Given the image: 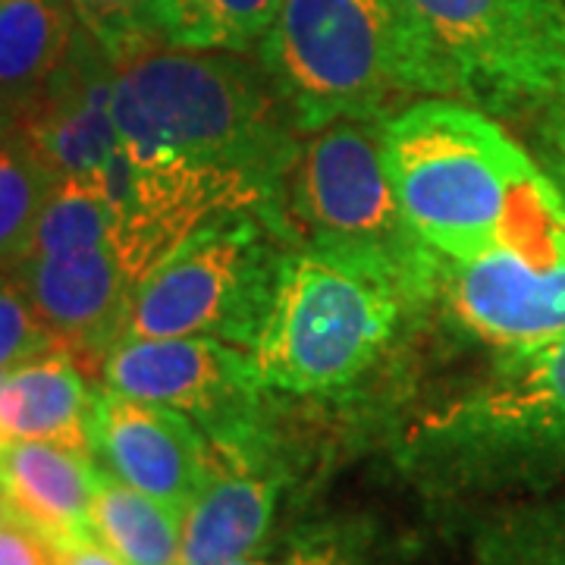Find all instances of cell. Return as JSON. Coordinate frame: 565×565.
Returning a JSON list of instances; mask_svg holds the SVG:
<instances>
[{
	"label": "cell",
	"instance_id": "obj_1",
	"mask_svg": "<svg viewBox=\"0 0 565 565\" xmlns=\"http://www.w3.org/2000/svg\"><path fill=\"white\" fill-rule=\"evenodd\" d=\"M384 163L412 230L449 262L541 245L565 202L541 163L468 104L424 98L381 126Z\"/></svg>",
	"mask_w": 565,
	"mask_h": 565
},
{
	"label": "cell",
	"instance_id": "obj_2",
	"mask_svg": "<svg viewBox=\"0 0 565 565\" xmlns=\"http://www.w3.org/2000/svg\"><path fill=\"white\" fill-rule=\"evenodd\" d=\"M114 120L136 151L243 173L286 207L299 132L274 85L230 51L145 47L117 63Z\"/></svg>",
	"mask_w": 565,
	"mask_h": 565
},
{
	"label": "cell",
	"instance_id": "obj_3",
	"mask_svg": "<svg viewBox=\"0 0 565 565\" xmlns=\"http://www.w3.org/2000/svg\"><path fill=\"white\" fill-rule=\"evenodd\" d=\"M399 465L444 497L565 484V337L509 345L478 384L408 430Z\"/></svg>",
	"mask_w": 565,
	"mask_h": 565
},
{
	"label": "cell",
	"instance_id": "obj_4",
	"mask_svg": "<svg viewBox=\"0 0 565 565\" xmlns=\"http://www.w3.org/2000/svg\"><path fill=\"white\" fill-rule=\"evenodd\" d=\"M267 82L299 132L386 120V104L444 98L440 73L403 0H282L258 44Z\"/></svg>",
	"mask_w": 565,
	"mask_h": 565
},
{
	"label": "cell",
	"instance_id": "obj_5",
	"mask_svg": "<svg viewBox=\"0 0 565 565\" xmlns=\"http://www.w3.org/2000/svg\"><path fill=\"white\" fill-rule=\"evenodd\" d=\"M405 305L412 299L384 274L318 245H289L252 345L258 384L296 396L343 393L381 359Z\"/></svg>",
	"mask_w": 565,
	"mask_h": 565
},
{
	"label": "cell",
	"instance_id": "obj_6",
	"mask_svg": "<svg viewBox=\"0 0 565 565\" xmlns=\"http://www.w3.org/2000/svg\"><path fill=\"white\" fill-rule=\"evenodd\" d=\"M381 126L337 120L315 129L286 180V221L296 217L305 245L384 274L418 305L437 292L444 255L405 217L386 173Z\"/></svg>",
	"mask_w": 565,
	"mask_h": 565
},
{
	"label": "cell",
	"instance_id": "obj_7",
	"mask_svg": "<svg viewBox=\"0 0 565 565\" xmlns=\"http://www.w3.org/2000/svg\"><path fill=\"white\" fill-rule=\"evenodd\" d=\"M292 239L262 214L204 226L129 292L117 340L211 337L248 349L258 340Z\"/></svg>",
	"mask_w": 565,
	"mask_h": 565
},
{
	"label": "cell",
	"instance_id": "obj_8",
	"mask_svg": "<svg viewBox=\"0 0 565 565\" xmlns=\"http://www.w3.org/2000/svg\"><path fill=\"white\" fill-rule=\"evenodd\" d=\"M440 73L444 98L493 110L544 107L565 92L556 0H403Z\"/></svg>",
	"mask_w": 565,
	"mask_h": 565
},
{
	"label": "cell",
	"instance_id": "obj_9",
	"mask_svg": "<svg viewBox=\"0 0 565 565\" xmlns=\"http://www.w3.org/2000/svg\"><path fill=\"white\" fill-rule=\"evenodd\" d=\"M104 390L189 415L207 440L262 430L255 362L239 345L211 337L120 340L104 352Z\"/></svg>",
	"mask_w": 565,
	"mask_h": 565
},
{
	"label": "cell",
	"instance_id": "obj_10",
	"mask_svg": "<svg viewBox=\"0 0 565 565\" xmlns=\"http://www.w3.org/2000/svg\"><path fill=\"white\" fill-rule=\"evenodd\" d=\"M437 292L468 333L493 345L565 337V230L541 245L440 264Z\"/></svg>",
	"mask_w": 565,
	"mask_h": 565
},
{
	"label": "cell",
	"instance_id": "obj_11",
	"mask_svg": "<svg viewBox=\"0 0 565 565\" xmlns=\"http://www.w3.org/2000/svg\"><path fill=\"white\" fill-rule=\"evenodd\" d=\"M207 444V471L182 509L180 565H230L252 556L267 541L280 503L282 468L264 427Z\"/></svg>",
	"mask_w": 565,
	"mask_h": 565
},
{
	"label": "cell",
	"instance_id": "obj_12",
	"mask_svg": "<svg viewBox=\"0 0 565 565\" xmlns=\"http://www.w3.org/2000/svg\"><path fill=\"white\" fill-rule=\"evenodd\" d=\"M92 459L141 493L182 512L207 471L204 430L167 405L102 390L92 408Z\"/></svg>",
	"mask_w": 565,
	"mask_h": 565
},
{
	"label": "cell",
	"instance_id": "obj_13",
	"mask_svg": "<svg viewBox=\"0 0 565 565\" xmlns=\"http://www.w3.org/2000/svg\"><path fill=\"white\" fill-rule=\"evenodd\" d=\"M114 73L117 63L82 29L66 66L17 120H10L54 180L92 177L114 161L120 148Z\"/></svg>",
	"mask_w": 565,
	"mask_h": 565
},
{
	"label": "cell",
	"instance_id": "obj_14",
	"mask_svg": "<svg viewBox=\"0 0 565 565\" xmlns=\"http://www.w3.org/2000/svg\"><path fill=\"white\" fill-rule=\"evenodd\" d=\"M10 274L63 345L73 352H107L114 345L132 282L110 245L22 258Z\"/></svg>",
	"mask_w": 565,
	"mask_h": 565
},
{
	"label": "cell",
	"instance_id": "obj_15",
	"mask_svg": "<svg viewBox=\"0 0 565 565\" xmlns=\"http://www.w3.org/2000/svg\"><path fill=\"white\" fill-rule=\"evenodd\" d=\"M95 459L44 440H0V493L13 515L54 546L98 537Z\"/></svg>",
	"mask_w": 565,
	"mask_h": 565
},
{
	"label": "cell",
	"instance_id": "obj_16",
	"mask_svg": "<svg viewBox=\"0 0 565 565\" xmlns=\"http://www.w3.org/2000/svg\"><path fill=\"white\" fill-rule=\"evenodd\" d=\"M95 390L70 345H54L0 377V440H44L92 456Z\"/></svg>",
	"mask_w": 565,
	"mask_h": 565
},
{
	"label": "cell",
	"instance_id": "obj_17",
	"mask_svg": "<svg viewBox=\"0 0 565 565\" xmlns=\"http://www.w3.org/2000/svg\"><path fill=\"white\" fill-rule=\"evenodd\" d=\"M73 0H0V120H17L79 41Z\"/></svg>",
	"mask_w": 565,
	"mask_h": 565
},
{
	"label": "cell",
	"instance_id": "obj_18",
	"mask_svg": "<svg viewBox=\"0 0 565 565\" xmlns=\"http://www.w3.org/2000/svg\"><path fill=\"white\" fill-rule=\"evenodd\" d=\"M92 525L126 565H180L182 512L98 468Z\"/></svg>",
	"mask_w": 565,
	"mask_h": 565
},
{
	"label": "cell",
	"instance_id": "obj_19",
	"mask_svg": "<svg viewBox=\"0 0 565 565\" xmlns=\"http://www.w3.org/2000/svg\"><path fill=\"white\" fill-rule=\"evenodd\" d=\"M478 565H565V490L500 505L475 531Z\"/></svg>",
	"mask_w": 565,
	"mask_h": 565
},
{
	"label": "cell",
	"instance_id": "obj_20",
	"mask_svg": "<svg viewBox=\"0 0 565 565\" xmlns=\"http://www.w3.org/2000/svg\"><path fill=\"white\" fill-rule=\"evenodd\" d=\"M282 0H161V39L192 51L243 54L262 44Z\"/></svg>",
	"mask_w": 565,
	"mask_h": 565
},
{
	"label": "cell",
	"instance_id": "obj_21",
	"mask_svg": "<svg viewBox=\"0 0 565 565\" xmlns=\"http://www.w3.org/2000/svg\"><path fill=\"white\" fill-rule=\"evenodd\" d=\"M54 182L20 129L0 120V274L22 262Z\"/></svg>",
	"mask_w": 565,
	"mask_h": 565
},
{
	"label": "cell",
	"instance_id": "obj_22",
	"mask_svg": "<svg viewBox=\"0 0 565 565\" xmlns=\"http://www.w3.org/2000/svg\"><path fill=\"white\" fill-rule=\"evenodd\" d=\"M110 230H114V207L107 199L102 173L66 177L54 182L22 258L110 245Z\"/></svg>",
	"mask_w": 565,
	"mask_h": 565
},
{
	"label": "cell",
	"instance_id": "obj_23",
	"mask_svg": "<svg viewBox=\"0 0 565 565\" xmlns=\"http://www.w3.org/2000/svg\"><path fill=\"white\" fill-rule=\"evenodd\" d=\"M73 10L114 63L161 39V0H73Z\"/></svg>",
	"mask_w": 565,
	"mask_h": 565
},
{
	"label": "cell",
	"instance_id": "obj_24",
	"mask_svg": "<svg viewBox=\"0 0 565 565\" xmlns=\"http://www.w3.org/2000/svg\"><path fill=\"white\" fill-rule=\"evenodd\" d=\"M63 345L17 277L0 274V374Z\"/></svg>",
	"mask_w": 565,
	"mask_h": 565
},
{
	"label": "cell",
	"instance_id": "obj_25",
	"mask_svg": "<svg viewBox=\"0 0 565 565\" xmlns=\"http://www.w3.org/2000/svg\"><path fill=\"white\" fill-rule=\"evenodd\" d=\"M230 565H367L362 534L352 527H308L282 546L277 556H245Z\"/></svg>",
	"mask_w": 565,
	"mask_h": 565
},
{
	"label": "cell",
	"instance_id": "obj_26",
	"mask_svg": "<svg viewBox=\"0 0 565 565\" xmlns=\"http://www.w3.org/2000/svg\"><path fill=\"white\" fill-rule=\"evenodd\" d=\"M534 154L565 202V92L556 95L553 102H546L544 107H537Z\"/></svg>",
	"mask_w": 565,
	"mask_h": 565
},
{
	"label": "cell",
	"instance_id": "obj_27",
	"mask_svg": "<svg viewBox=\"0 0 565 565\" xmlns=\"http://www.w3.org/2000/svg\"><path fill=\"white\" fill-rule=\"evenodd\" d=\"M0 565H57V550L13 515L0 522Z\"/></svg>",
	"mask_w": 565,
	"mask_h": 565
},
{
	"label": "cell",
	"instance_id": "obj_28",
	"mask_svg": "<svg viewBox=\"0 0 565 565\" xmlns=\"http://www.w3.org/2000/svg\"><path fill=\"white\" fill-rule=\"evenodd\" d=\"M57 550V565H126L98 537H88V541H76L70 546H54Z\"/></svg>",
	"mask_w": 565,
	"mask_h": 565
},
{
	"label": "cell",
	"instance_id": "obj_29",
	"mask_svg": "<svg viewBox=\"0 0 565 565\" xmlns=\"http://www.w3.org/2000/svg\"><path fill=\"white\" fill-rule=\"evenodd\" d=\"M7 519H13V509L7 505V500H3V493H0V522H7Z\"/></svg>",
	"mask_w": 565,
	"mask_h": 565
},
{
	"label": "cell",
	"instance_id": "obj_30",
	"mask_svg": "<svg viewBox=\"0 0 565 565\" xmlns=\"http://www.w3.org/2000/svg\"><path fill=\"white\" fill-rule=\"evenodd\" d=\"M556 3H559V7H563V13H565V0H556Z\"/></svg>",
	"mask_w": 565,
	"mask_h": 565
},
{
	"label": "cell",
	"instance_id": "obj_31",
	"mask_svg": "<svg viewBox=\"0 0 565 565\" xmlns=\"http://www.w3.org/2000/svg\"><path fill=\"white\" fill-rule=\"evenodd\" d=\"M0 377H3V374H0Z\"/></svg>",
	"mask_w": 565,
	"mask_h": 565
}]
</instances>
